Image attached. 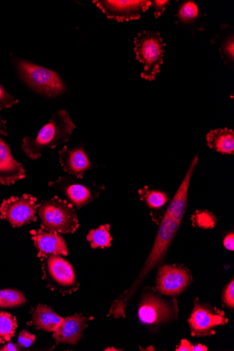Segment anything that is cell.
Returning a JSON list of instances; mask_svg holds the SVG:
<instances>
[{"mask_svg": "<svg viewBox=\"0 0 234 351\" xmlns=\"http://www.w3.org/2000/svg\"><path fill=\"white\" fill-rule=\"evenodd\" d=\"M75 128L68 112L56 111L35 138L26 136L23 139L22 149L32 160H36L42 156L45 149H54L58 145L68 142Z\"/></svg>", "mask_w": 234, "mask_h": 351, "instance_id": "6da1fadb", "label": "cell"}, {"mask_svg": "<svg viewBox=\"0 0 234 351\" xmlns=\"http://www.w3.org/2000/svg\"><path fill=\"white\" fill-rule=\"evenodd\" d=\"M11 60L21 80L33 90L48 98L66 91L65 84L56 72L13 55Z\"/></svg>", "mask_w": 234, "mask_h": 351, "instance_id": "7a4b0ae2", "label": "cell"}, {"mask_svg": "<svg viewBox=\"0 0 234 351\" xmlns=\"http://www.w3.org/2000/svg\"><path fill=\"white\" fill-rule=\"evenodd\" d=\"M41 229L48 232L73 234L80 228L73 206L58 197L43 201L39 205Z\"/></svg>", "mask_w": 234, "mask_h": 351, "instance_id": "3957f363", "label": "cell"}, {"mask_svg": "<svg viewBox=\"0 0 234 351\" xmlns=\"http://www.w3.org/2000/svg\"><path fill=\"white\" fill-rule=\"evenodd\" d=\"M134 44L137 59L144 65L141 77L154 81L160 73L166 45L158 32L151 31L139 34L134 39Z\"/></svg>", "mask_w": 234, "mask_h": 351, "instance_id": "277c9868", "label": "cell"}, {"mask_svg": "<svg viewBox=\"0 0 234 351\" xmlns=\"http://www.w3.org/2000/svg\"><path fill=\"white\" fill-rule=\"evenodd\" d=\"M43 279L49 289L62 295L79 289L73 266L60 255H49L41 259Z\"/></svg>", "mask_w": 234, "mask_h": 351, "instance_id": "5b68a950", "label": "cell"}, {"mask_svg": "<svg viewBox=\"0 0 234 351\" xmlns=\"http://www.w3.org/2000/svg\"><path fill=\"white\" fill-rule=\"evenodd\" d=\"M80 180L72 176H61L56 180L50 182L49 186L61 191L70 204L81 209L97 198L105 189V186Z\"/></svg>", "mask_w": 234, "mask_h": 351, "instance_id": "8992f818", "label": "cell"}, {"mask_svg": "<svg viewBox=\"0 0 234 351\" xmlns=\"http://www.w3.org/2000/svg\"><path fill=\"white\" fill-rule=\"evenodd\" d=\"M176 301L172 302L161 298L153 291L143 293L139 308L140 321L145 325H159L170 322L178 316Z\"/></svg>", "mask_w": 234, "mask_h": 351, "instance_id": "52a82bcc", "label": "cell"}, {"mask_svg": "<svg viewBox=\"0 0 234 351\" xmlns=\"http://www.w3.org/2000/svg\"><path fill=\"white\" fill-rule=\"evenodd\" d=\"M38 208L37 198L32 195L12 197L0 206V218L8 221L14 228H20L37 221Z\"/></svg>", "mask_w": 234, "mask_h": 351, "instance_id": "ba28073f", "label": "cell"}, {"mask_svg": "<svg viewBox=\"0 0 234 351\" xmlns=\"http://www.w3.org/2000/svg\"><path fill=\"white\" fill-rule=\"evenodd\" d=\"M188 322L193 336L206 337L215 334L214 329L226 325L228 319L223 311L195 301Z\"/></svg>", "mask_w": 234, "mask_h": 351, "instance_id": "9c48e42d", "label": "cell"}, {"mask_svg": "<svg viewBox=\"0 0 234 351\" xmlns=\"http://www.w3.org/2000/svg\"><path fill=\"white\" fill-rule=\"evenodd\" d=\"M93 3L108 19L119 22L138 20L151 7L149 0H95Z\"/></svg>", "mask_w": 234, "mask_h": 351, "instance_id": "30bf717a", "label": "cell"}, {"mask_svg": "<svg viewBox=\"0 0 234 351\" xmlns=\"http://www.w3.org/2000/svg\"><path fill=\"white\" fill-rule=\"evenodd\" d=\"M191 280V274L186 267L164 265L158 271L156 290L163 295L174 297L183 293Z\"/></svg>", "mask_w": 234, "mask_h": 351, "instance_id": "8fae6325", "label": "cell"}, {"mask_svg": "<svg viewBox=\"0 0 234 351\" xmlns=\"http://www.w3.org/2000/svg\"><path fill=\"white\" fill-rule=\"evenodd\" d=\"M93 320V317H86L81 313L67 317L53 332L56 344L77 345L83 337V332L88 327V322Z\"/></svg>", "mask_w": 234, "mask_h": 351, "instance_id": "7c38bea8", "label": "cell"}, {"mask_svg": "<svg viewBox=\"0 0 234 351\" xmlns=\"http://www.w3.org/2000/svg\"><path fill=\"white\" fill-rule=\"evenodd\" d=\"M58 154L63 171L79 179H82L93 167L83 144L71 149L64 146Z\"/></svg>", "mask_w": 234, "mask_h": 351, "instance_id": "4fadbf2b", "label": "cell"}, {"mask_svg": "<svg viewBox=\"0 0 234 351\" xmlns=\"http://www.w3.org/2000/svg\"><path fill=\"white\" fill-rule=\"evenodd\" d=\"M30 234L40 260L49 255L67 256L69 254L68 245L59 233L48 232L40 229L38 231L31 230Z\"/></svg>", "mask_w": 234, "mask_h": 351, "instance_id": "5bb4252c", "label": "cell"}, {"mask_svg": "<svg viewBox=\"0 0 234 351\" xmlns=\"http://www.w3.org/2000/svg\"><path fill=\"white\" fill-rule=\"evenodd\" d=\"M25 177L23 165L16 160L10 146L0 138V184L11 185Z\"/></svg>", "mask_w": 234, "mask_h": 351, "instance_id": "9a60e30c", "label": "cell"}, {"mask_svg": "<svg viewBox=\"0 0 234 351\" xmlns=\"http://www.w3.org/2000/svg\"><path fill=\"white\" fill-rule=\"evenodd\" d=\"M63 319L51 308L39 304L32 311L30 325L34 326L37 330L53 333L62 322Z\"/></svg>", "mask_w": 234, "mask_h": 351, "instance_id": "2e32d148", "label": "cell"}, {"mask_svg": "<svg viewBox=\"0 0 234 351\" xmlns=\"http://www.w3.org/2000/svg\"><path fill=\"white\" fill-rule=\"evenodd\" d=\"M218 46L221 57L227 66L233 69L234 66V31L229 24H222L219 33L211 40Z\"/></svg>", "mask_w": 234, "mask_h": 351, "instance_id": "e0dca14e", "label": "cell"}, {"mask_svg": "<svg viewBox=\"0 0 234 351\" xmlns=\"http://www.w3.org/2000/svg\"><path fill=\"white\" fill-rule=\"evenodd\" d=\"M176 23L178 27L191 30L193 35L195 31L205 30L198 8L192 1L183 2L180 5Z\"/></svg>", "mask_w": 234, "mask_h": 351, "instance_id": "ac0fdd59", "label": "cell"}, {"mask_svg": "<svg viewBox=\"0 0 234 351\" xmlns=\"http://www.w3.org/2000/svg\"><path fill=\"white\" fill-rule=\"evenodd\" d=\"M207 145L222 154H233L234 132L232 130L220 129L211 131L207 136Z\"/></svg>", "mask_w": 234, "mask_h": 351, "instance_id": "d6986e66", "label": "cell"}, {"mask_svg": "<svg viewBox=\"0 0 234 351\" xmlns=\"http://www.w3.org/2000/svg\"><path fill=\"white\" fill-rule=\"evenodd\" d=\"M140 199L153 210H161L169 201L164 191L145 186L139 191Z\"/></svg>", "mask_w": 234, "mask_h": 351, "instance_id": "ffe728a7", "label": "cell"}, {"mask_svg": "<svg viewBox=\"0 0 234 351\" xmlns=\"http://www.w3.org/2000/svg\"><path fill=\"white\" fill-rule=\"evenodd\" d=\"M110 226L108 224L100 226L97 229L92 230L86 237L93 249L106 248L112 246L113 237L110 234Z\"/></svg>", "mask_w": 234, "mask_h": 351, "instance_id": "44dd1931", "label": "cell"}, {"mask_svg": "<svg viewBox=\"0 0 234 351\" xmlns=\"http://www.w3.org/2000/svg\"><path fill=\"white\" fill-rule=\"evenodd\" d=\"M18 327L16 317L12 314L0 311V344L11 341Z\"/></svg>", "mask_w": 234, "mask_h": 351, "instance_id": "7402d4cb", "label": "cell"}, {"mask_svg": "<svg viewBox=\"0 0 234 351\" xmlns=\"http://www.w3.org/2000/svg\"><path fill=\"white\" fill-rule=\"evenodd\" d=\"M26 303L24 295L14 289L0 291V308H15Z\"/></svg>", "mask_w": 234, "mask_h": 351, "instance_id": "603a6c76", "label": "cell"}, {"mask_svg": "<svg viewBox=\"0 0 234 351\" xmlns=\"http://www.w3.org/2000/svg\"><path fill=\"white\" fill-rule=\"evenodd\" d=\"M196 225L202 228H214L215 224V217L209 212L196 213L194 216Z\"/></svg>", "mask_w": 234, "mask_h": 351, "instance_id": "cb8c5ba5", "label": "cell"}, {"mask_svg": "<svg viewBox=\"0 0 234 351\" xmlns=\"http://www.w3.org/2000/svg\"><path fill=\"white\" fill-rule=\"evenodd\" d=\"M19 103L12 95L9 93L3 86L0 84V110L4 108H10Z\"/></svg>", "mask_w": 234, "mask_h": 351, "instance_id": "d4e9b609", "label": "cell"}, {"mask_svg": "<svg viewBox=\"0 0 234 351\" xmlns=\"http://www.w3.org/2000/svg\"><path fill=\"white\" fill-rule=\"evenodd\" d=\"M222 300L224 304L229 308L234 307V281L233 279L229 283L224 290Z\"/></svg>", "mask_w": 234, "mask_h": 351, "instance_id": "484cf974", "label": "cell"}, {"mask_svg": "<svg viewBox=\"0 0 234 351\" xmlns=\"http://www.w3.org/2000/svg\"><path fill=\"white\" fill-rule=\"evenodd\" d=\"M36 340V337L28 331L23 330L21 332L18 339V346L21 348H29Z\"/></svg>", "mask_w": 234, "mask_h": 351, "instance_id": "4316f807", "label": "cell"}, {"mask_svg": "<svg viewBox=\"0 0 234 351\" xmlns=\"http://www.w3.org/2000/svg\"><path fill=\"white\" fill-rule=\"evenodd\" d=\"M151 2V6L154 9V15L156 18H159L161 16L165 10L167 5H169L170 1H167V0H152Z\"/></svg>", "mask_w": 234, "mask_h": 351, "instance_id": "83f0119b", "label": "cell"}, {"mask_svg": "<svg viewBox=\"0 0 234 351\" xmlns=\"http://www.w3.org/2000/svg\"><path fill=\"white\" fill-rule=\"evenodd\" d=\"M224 246L226 249L230 251H233L234 250V234L233 232H231L227 234L224 239L223 241Z\"/></svg>", "mask_w": 234, "mask_h": 351, "instance_id": "f1b7e54d", "label": "cell"}, {"mask_svg": "<svg viewBox=\"0 0 234 351\" xmlns=\"http://www.w3.org/2000/svg\"><path fill=\"white\" fill-rule=\"evenodd\" d=\"M192 344L186 339L181 341L179 347L176 349L177 351H192Z\"/></svg>", "mask_w": 234, "mask_h": 351, "instance_id": "f546056e", "label": "cell"}, {"mask_svg": "<svg viewBox=\"0 0 234 351\" xmlns=\"http://www.w3.org/2000/svg\"><path fill=\"white\" fill-rule=\"evenodd\" d=\"M19 350V346L13 342L9 341L7 344L1 347L0 351H16Z\"/></svg>", "mask_w": 234, "mask_h": 351, "instance_id": "4dcf8cb0", "label": "cell"}, {"mask_svg": "<svg viewBox=\"0 0 234 351\" xmlns=\"http://www.w3.org/2000/svg\"><path fill=\"white\" fill-rule=\"evenodd\" d=\"M0 134L5 136H8V131L6 121L0 116Z\"/></svg>", "mask_w": 234, "mask_h": 351, "instance_id": "1f68e13d", "label": "cell"}, {"mask_svg": "<svg viewBox=\"0 0 234 351\" xmlns=\"http://www.w3.org/2000/svg\"><path fill=\"white\" fill-rule=\"evenodd\" d=\"M208 348L202 344H197L192 346V351H207Z\"/></svg>", "mask_w": 234, "mask_h": 351, "instance_id": "d6a6232c", "label": "cell"}, {"mask_svg": "<svg viewBox=\"0 0 234 351\" xmlns=\"http://www.w3.org/2000/svg\"><path fill=\"white\" fill-rule=\"evenodd\" d=\"M1 347H2V346H0V349H1Z\"/></svg>", "mask_w": 234, "mask_h": 351, "instance_id": "836d02e7", "label": "cell"}]
</instances>
